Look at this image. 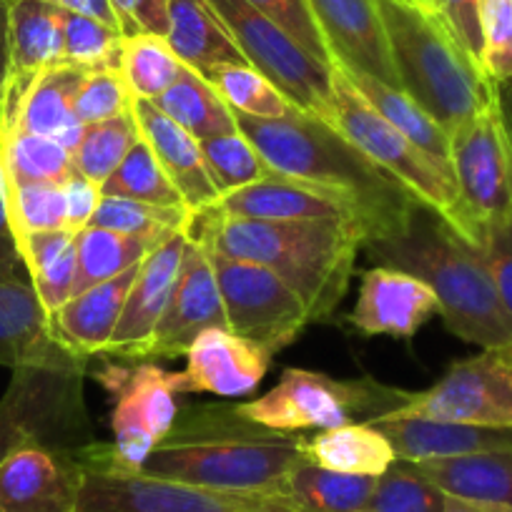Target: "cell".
Returning <instances> with one entry per match:
<instances>
[{"label":"cell","instance_id":"obj_5","mask_svg":"<svg viewBox=\"0 0 512 512\" xmlns=\"http://www.w3.org/2000/svg\"><path fill=\"white\" fill-rule=\"evenodd\" d=\"M377 3L402 91L447 134L495 101L497 81L457 41L440 13L422 11L412 0Z\"/></svg>","mask_w":512,"mask_h":512},{"label":"cell","instance_id":"obj_17","mask_svg":"<svg viewBox=\"0 0 512 512\" xmlns=\"http://www.w3.org/2000/svg\"><path fill=\"white\" fill-rule=\"evenodd\" d=\"M274 354L229 327L204 329L186 349V367L174 372L176 395L249 397L272 367Z\"/></svg>","mask_w":512,"mask_h":512},{"label":"cell","instance_id":"obj_15","mask_svg":"<svg viewBox=\"0 0 512 512\" xmlns=\"http://www.w3.org/2000/svg\"><path fill=\"white\" fill-rule=\"evenodd\" d=\"M211 327H226L224 302H221L209 254L204 246L189 239L169 307L134 362L184 357L191 342Z\"/></svg>","mask_w":512,"mask_h":512},{"label":"cell","instance_id":"obj_58","mask_svg":"<svg viewBox=\"0 0 512 512\" xmlns=\"http://www.w3.org/2000/svg\"><path fill=\"white\" fill-rule=\"evenodd\" d=\"M495 81H497V83L512 81V43H510V48H507L505 58H502V63H500V71H497Z\"/></svg>","mask_w":512,"mask_h":512},{"label":"cell","instance_id":"obj_33","mask_svg":"<svg viewBox=\"0 0 512 512\" xmlns=\"http://www.w3.org/2000/svg\"><path fill=\"white\" fill-rule=\"evenodd\" d=\"M154 103L196 141L239 131L234 111L226 106L219 91L189 66L184 68L179 81L166 88Z\"/></svg>","mask_w":512,"mask_h":512},{"label":"cell","instance_id":"obj_20","mask_svg":"<svg viewBox=\"0 0 512 512\" xmlns=\"http://www.w3.org/2000/svg\"><path fill=\"white\" fill-rule=\"evenodd\" d=\"M435 314L440 302L430 284L402 269L372 267L362 274L357 304L347 319L367 337L412 339Z\"/></svg>","mask_w":512,"mask_h":512},{"label":"cell","instance_id":"obj_27","mask_svg":"<svg viewBox=\"0 0 512 512\" xmlns=\"http://www.w3.org/2000/svg\"><path fill=\"white\" fill-rule=\"evenodd\" d=\"M164 38L179 61L204 78L219 66L249 63L206 0H169Z\"/></svg>","mask_w":512,"mask_h":512},{"label":"cell","instance_id":"obj_4","mask_svg":"<svg viewBox=\"0 0 512 512\" xmlns=\"http://www.w3.org/2000/svg\"><path fill=\"white\" fill-rule=\"evenodd\" d=\"M364 246L374 267L402 269L430 284L440 317L462 342L482 349L512 344V317L485 259L435 211L420 204L405 229Z\"/></svg>","mask_w":512,"mask_h":512},{"label":"cell","instance_id":"obj_10","mask_svg":"<svg viewBox=\"0 0 512 512\" xmlns=\"http://www.w3.org/2000/svg\"><path fill=\"white\" fill-rule=\"evenodd\" d=\"M249 66L262 71L292 106L327 121L332 103V68L304 51L282 26L246 0H206Z\"/></svg>","mask_w":512,"mask_h":512},{"label":"cell","instance_id":"obj_28","mask_svg":"<svg viewBox=\"0 0 512 512\" xmlns=\"http://www.w3.org/2000/svg\"><path fill=\"white\" fill-rule=\"evenodd\" d=\"M304 457L312 465L364 477L384 475L397 462V452L390 440L367 422H352L304 435Z\"/></svg>","mask_w":512,"mask_h":512},{"label":"cell","instance_id":"obj_37","mask_svg":"<svg viewBox=\"0 0 512 512\" xmlns=\"http://www.w3.org/2000/svg\"><path fill=\"white\" fill-rule=\"evenodd\" d=\"M191 214L194 211L186 206H154L144 201L103 196L91 224L159 246L174 234L189 229Z\"/></svg>","mask_w":512,"mask_h":512},{"label":"cell","instance_id":"obj_12","mask_svg":"<svg viewBox=\"0 0 512 512\" xmlns=\"http://www.w3.org/2000/svg\"><path fill=\"white\" fill-rule=\"evenodd\" d=\"M206 254L224 302L226 327L234 334L277 354L297 342L304 327L312 324L299 294L272 269L219 251Z\"/></svg>","mask_w":512,"mask_h":512},{"label":"cell","instance_id":"obj_31","mask_svg":"<svg viewBox=\"0 0 512 512\" xmlns=\"http://www.w3.org/2000/svg\"><path fill=\"white\" fill-rule=\"evenodd\" d=\"M28 282L36 289L48 317L58 312L73 297L78 269L76 234L68 229L36 231L18 241Z\"/></svg>","mask_w":512,"mask_h":512},{"label":"cell","instance_id":"obj_21","mask_svg":"<svg viewBox=\"0 0 512 512\" xmlns=\"http://www.w3.org/2000/svg\"><path fill=\"white\" fill-rule=\"evenodd\" d=\"M186 244H189V236H186V231H181V234H174L146 254L139 274L131 284L126 304H123L111 344L101 354L103 359L116 357L123 362H134L141 347L149 342L154 329L159 327L161 317H164L166 307H169L176 282H179Z\"/></svg>","mask_w":512,"mask_h":512},{"label":"cell","instance_id":"obj_16","mask_svg":"<svg viewBox=\"0 0 512 512\" xmlns=\"http://www.w3.org/2000/svg\"><path fill=\"white\" fill-rule=\"evenodd\" d=\"M81 78L83 68L71 63H56L33 76H8L0 96V121L58 141L73 154L86 131V123L73 111Z\"/></svg>","mask_w":512,"mask_h":512},{"label":"cell","instance_id":"obj_14","mask_svg":"<svg viewBox=\"0 0 512 512\" xmlns=\"http://www.w3.org/2000/svg\"><path fill=\"white\" fill-rule=\"evenodd\" d=\"M387 417L512 430V344L455 362L432 387L410 392V400Z\"/></svg>","mask_w":512,"mask_h":512},{"label":"cell","instance_id":"obj_40","mask_svg":"<svg viewBox=\"0 0 512 512\" xmlns=\"http://www.w3.org/2000/svg\"><path fill=\"white\" fill-rule=\"evenodd\" d=\"M199 149L204 156L206 171H209L211 181L219 191V199L231 191L256 184V181L277 176V171L264 161V156L254 149V144L241 131L201 139Z\"/></svg>","mask_w":512,"mask_h":512},{"label":"cell","instance_id":"obj_7","mask_svg":"<svg viewBox=\"0 0 512 512\" xmlns=\"http://www.w3.org/2000/svg\"><path fill=\"white\" fill-rule=\"evenodd\" d=\"M93 379L111 397V442L91 440L76 450L78 465L96 472H141L179 415L174 372L156 362H106Z\"/></svg>","mask_w":512,"mask_h":512},{"label":"cell","instance_id":"obj_3","mask_svg":"<svg viewBox=\"0 0 512 512\" xmlns=\"http://www.w3.org/2000/svg\"><path fill=\"white\" fill-rule=\"evenodd\" d=\"M186 236L206 251L272 269L299 294L309 322H327L337 312L364 246L349 226L244 219L216 206L194 211Z\"/></svg>","mask_w":512,"mask_h":512},{"label":"cell","instance_id":"obj_30","mask_svg":"<svg viewBox=\"0 0 512 512\" xmlns=\"http://www.w3.org/2000/svg\"><path fill=\"white\" fill-rule=\"evenodd\" d=\"M417 470L447 495L492 502L512 510V452L415 462Z\"/></svg>","mask_w":512,"mask_h":512},{"label":"cell","instance_id":"obj_44","mask_svg":"<svg viewBox=\"0 0 512 512\" xmlns=\"http://www.w3.org/2000/svg\"><path fill=\"white\" fill-rule=\"evenodd\" d=\"M6 184L8 219L16 241L36 231L66 229L63 184Z\"/></svg>","mask_w":512,"mask_h":512},{"label":"cell","instance_id":"obj_47","mask_svg":"<svg viewBox=\"0 0 512 512\" xmlns=\"http://www.w3.org/2000/svg\"><path fill=\"white\" fill-rule=\"evenodd\" d=\"M246 3L254 6L256 11H262L264 16L272 18L304 51H309L317 61L327 63L332 68V56H329L327 43H324L322 31H319L317 21H314L307 0H246Z\"/></svg>","mask_w":512,"mask_h":512},{"label":"cell","instance_id":"obj_59","mask_svg":"<svg viewBox=\"0 0 512 512\" xmlns=\"http://www.w3.org/2000/svg\"><path fill=\"white\" fill-rule=\"evenodd\" d=\"M412 3H415L417 8H422V11H427V13H437L435 0H412Z\"/></svg>","mask_w":512,"mask_h":512},{"label":"cell","instance_id":"obj_18","mask_svg":"<svg viewBox=\"0 0 512 512\" xmlns=\"http://www.w3.org/2000/svg\"><path fill=\"white\" fill-rule=\"evenodd\" d=\"M332 63L400 86L390 36L377 0H307Z\"/></svg>","mask_w":512,"mask_h":512},{"label":"cell","instance_id":"obj_24","mask_svg":"<svg viewBox=\"0 0 512 512\" xmlns=\"http://www.w3.org/2000/svg\"><path fill=\"white\" fill-rule=\"evenodd\" d=\"M86 362L53 337L51 317L26 279H0V367Z\"/></svg>","mask_w":512,"mask_h":512},{"label":"cell","instance_id":"obj_46","mask_svg":"<svg viewBox=\"0 0 512 512\" xmlns=\"http://www.w3.org/2000/svg\"><path fill=\"white\" fill-rule=\"evenodd\" d=\"M134 101L136 96L128 88L121 68H98V71H83L73 96V111L88 126L131 113Z\"/></svg>","mask_w":512,"mask_h":512},{"label":"cell","instance_id":"obj_55","mask_svg":"<svg viewBox=\"0 0 512 512\" xmlns=\"http://www.w3.org/2000/svg\"><path fill=\"white\" fill-rule=\"evenodd\" d=\"M8 11L11 0H0V96L11 76V43H8Z\"/></svg>","mask_w":512,"mask_h":512},{"label":"cell","instance_id":"obj_38","mask_svg":"<svg viewBox=\"0 0 512 512\" xmlns=\"http://www.w3.org/2000/svg\"><path fill=\"white\" fill-rule=\"evenodd\" d=\"M184 68L164 36L139 33L123 38L121 73L136 98L156 101L166 88L179 81Z\"/></svg>","mask_w":512,"mask_h":512},{"label":"cell","instance_id":"obj_25","mask_svg":"<svg viewBox=\"0 0 512 512\" xmlns=\"http://www.w3.org/2000/svg\"><path fill=\"white\" fill-rule=\"evenodd\" d=\"M134 118L139 126V134L151 146L154 156L159 159L161 169L171 179V184L179 189L181 199L191 211L209 209L219 201L214 181L206 171L204 156H201L199 141L176 121H171L154 101L136 98Z\"/></svg>","mask_w":512,"mask_h":512},{"label":"cell","instance_id":"obj_8","mask_svg":"<svg viewBox=\"0 0 512 512\" xmlns=\"http://www.w3.org/2000/svg\"><path fill=\"white\" fill-rule=\"evenodd\" d=\"M407 400L410 392L374 377L337 379L324 372L289 367L267 395L236 402V410L272 430L302 432L379 420L400 410Z\"/></svg>","mask_w":512,"mask_h":512},{"label":"cell","instance_id":"obj_56","mask_svg":"<svg viewBox=\"0 0 512 512\" xmlns=\"http://www.w3.org/2000/svg\"><path fill=\"white\" fill-rule=\"evenodd\" d=\"M442 512H512L510 507L492 505V502H480V500H467V497H445V507Z\"/></svg>","mask_w":512,"mask_h":512},{"label":"cell","instance_id":"obj_50","mask_svg":"<svg viewBox=\"0 0 512 512\" xmlns=\"http://www.w3.org/2000/svg\"><path fill=\"white\" fill-rule=\"evenodd\" d=\"M111 6L121 23L123 38L139 36V33L166 36L169 0H111Z\"/></svg>","mask_w":512,"mask_h":512},{"label":"cell","instance_id":"obj_22","mask_svg":"<svg viewBox=\"0 0 512 512\" xmlns=\"http://www.w3.org/2000/svg\"><path fill=\"white\" fill-rule=\"evenodd\" d=\"M216 209L231 216L259 221H312V224L349 226L364 241V226L349 201L322 186L304 184L289 176H272L236 189L216 201Z\"/></svg>","mask_w":512,"mask_h":512},{"label":"cell","instance_id":"obj_39","mask_svg":"<svg viewBox=\"0 0 512 512\" xmlns=\"http://www.w3.org/2000/svg\"><path fill=\"white\" fill-rule=\"evenodd\" d=\"M206 81L219 91L226 106L234 113L251 118H284L297 106L289 103V98L249 63H231L219 66L206 76Z\"/></svg>","mask_w":512,"mask_h":512},{"label":"cell","instance_id":"obj_23","mask_svg":"<svg viewBox=\"0 0 512 512\" xmlns=\"http://www.w3.org/2000/svg\"><path fill=\"white\" fill-rule=\"evenodd\" d=\"M367 425L377 427L395 447L397 460L407 462L512 452V430L502 427L462 425V422L422 420V417H379Z\"/></svg>","mask_w":512,"mask_h":512},{"label":"cell","instance_id":"obj_54","mask_svg":"<svg viewBox=\"0 0 512 512\" xmlns=\"http://www.w3.org/2000/svg\"><path fill=\"white\" fill-rule=\"evenodd\" d=\"M51 3H56L58 8H63V11L68 13H78V16L106 23V26L116 28V31L121 33V23H118V16L116 11H113L111 0H51Z\"/></svg>","mask_w":512,"mask_h":512},{"label":"cell","instance_id":"obj_32","mask_svg":"<svg viewBox=\"0 0 512 512\" xmlns=\"http://www.w3.org/2000/svg\"><path fill=\"white\" fill-rule=\"evenodd\" d=\"M377 477L344 475L299 462L284 480L279 497L297 512H364Z\"/></svg>","mask_w":512,"mask_h":512},{"label":"cell","instance_id":"obj_43","mask_svg":"<svg viewBox=\"0 0 512 512\" xmlns=\"http://www.w3.org/2000/svg\"><path fill=\"white\" fill-rule=\"evenodd\" d=\"M447 492L427 480L415 462L397 460L377 477L364 512H442Z\"/></svg>","mask_w":512,"mask_h":512},{"label":"cell","instance_id":"obj_19","mask_svg":"<svg viewBox=\"0 0 512 512\" xmlns=\"http://www.w3.org/2000/svg\"><path fill=\"white\" fill-rule=\"evenodd\" d=\"M81 485L73 452L26 445L0 465V512H76Z\"/></svg>","mask_w":512,"mask_h":512},{"label":"cell","instance_id":"obj_53","mask_svg":"<svg viewBox=\"0 0 512 512\" xmlns=\"http://www.w3.org/2000/svg\"><path fill=\"white\" fill-rule=\"evenodd\" d=\"M21 249H18L16 234H13L11 219H8L6 184H3V151H0V279H23Z\"/></svg>","mask_w":512,"mask_h":512},{"label":"cell","instance_id":"obj_48","mask_svg":"<svg viewBox=\"0 0 512 512\" xmlns=\"http://www.w3.org/2000/svg\"><path fill=\"white\" fill-rule=\"evenodd\" d=\"M477 18L482 31V63L495 78L512 43V0H477Z\"/></svg>","mask_w":512,"mask_h":512},{"label":"cell","instance_id":"obj_35","mask_svg":"<svg viewBox=\"0 0 512 512\" xmlns=\"http://www.w3.org/2000/svg\"><path fill=\"white\" fill-rule=\"evenodd\" d=\"M3 181L8 184H66L76 174L73 154L58 141L28 134L0 121Z\"/></svg>","mask_w":512,"mask_h":512},{"label":"cell","instance_id":"obj_45","mask_svg":"<svg viewBox=\"0 0 512 512\" xmlns=\"http://www.w3.org/2000/svg\"><path fill=\"white\" fill-rule=\"evenodd\" d=\"M121 46L123 36L116 28L63 11V63L83 71L121 68Z\"/></svg>","mask_w":512,"mask_h":512},{"label":"cell","instance_id":"obj_42","mask_svg":"<svg viewBox=\"0 0 512 512\" xmlns=\"http://www.w3.org/2000/svg\"><path fill=\"white\" fill-rule=\"evenodd\" d=\"M136 141H139V126H136L134 111L108 118V121L88 123L81 144L73 151L76 171L103 186L126 159L128 151L134 149Z\"/></svg>","mask_w":512,"mask_h":512},{"label":"cell","instance_id":"obj_57","mask_svg":"<svg viewBox=\"0 0 512 512\" xmlns=\"http://www.w3.org/2000/svg\"><path fill=\"white\" fill-rule=\"evenodd\" d=\"M497 88H500V103H502V111H505L507 123H510V128H512V81L497 83Z\"/></svg>","mask_w":512,"mask_h":512},{"label":"cell","instance_id":"obj_41","mask_svg":"<svg viewBox=\"0 0 512 512\" xmlns=\"http://www.w3.org/2000/svg\"><path fill=\"white\" fill-rule=\"evenodd\" d=\"M103 196H118V199L144 201L154 206H186L179 189L171 184L166 171L161 169L159 159L154 156L151 146L141 139L128 151L116 171L103 184ZM189 209V206H186Z\"/></svg>","mask_w":512,"mask_h":512},{"label":"cell","instance_id":"obj_29","mask_svg":"<svg viewBox=\"0 0 512 512\" xmlns=\"http://www.w3.org/2000/svg\"><path fill=\"white\" fill-rule=\"evenodd\" d=\"M11 76L63 63V8L51 0H11L8 11Z\"/></svg>","mask_w":512,"mask_h":512},{"label":"cell","instance_id":"obj_9","mask_svg":"<svg viewBox=\"0 0 512 512\" xmlns=\"http://www.w3.org/2000/svg\"><path fill=\"white\" fill-rule=\"evenodd\" d=\"M88 362L13 369L0 397V465L26 445L76 452L93 440L83 400Z\"/></svg>","mask_w":512,"mask_h":512},{"label":"cell","instance_id":"obj_52","mask_svg":"<svg viewBox=\"0 0 512 512\" xmlns=\"http://www.w3.org/2000/svg\"><path fill=\"white\" fill-rule=\"evenodd\" d=\"M63 194H66V229L71 234H78L86 226H91L93 216H96L98 204L103 199V186L96 181L86 179L76 171L71 179L63 184Z\"/></svg>","mask_w":512,"mask_h":512},{"label":"cell","instance_id":"obj_11","mask_svg":"<svg viewBox=\"0 0 512 512\" xmlns=\"http://www.w3.org/2000/svg\"><path fill=\"white\" fill-rule=\"evenodd\" d=\"M450 161L462 204L482 234L512 221V128L500 93L452 131Z\"/></svg>","mask_w":512,"mask_h":512},{"label":"cell","instance_id":"obj_36","mask_svg":"<svg viewBox=\"0 0 512 512\" xmlns=\"http://www.w3.org/2000/svg\"><path fill=\"white\" fill-rule=\"evenodd\" d=\"M151 249H156V246L134 239V236L118 234V231L103 229L96 224L86 226L76 234L78 269L73 297L128 272L131 267H139Z\"/></svg>","mask_w":512,"mask_h":512},{"label":"cell","instance_id":"obj_6","mask_svg":"<svg viewBox=\"0 0 512 512\" xmlns=\"http://www.w3.org/2000/svg\"><path fill=\"white\" fill-rule=\"evenodd\" d=\"M327 123L347 136L384 174H390L412 199L435 211L462 241L480 249L485 234L462 204L452 166L437 161L400 134L387 118L379 116L337 63H332V103Z\"/></svg>","mask_w":512,"mask_h":512},{"label":"cell","instance_id":"obj_26","mask_svg":"<svg viewBox=\"0 0 512 512\" xmlns=\"http://www.w3.org/2000/svg\"><path fill=\"white\" fill-rule=\"evenodd\" d=\"M139 267H131L128 272L68 299L51 317L53 337L58 339V344L76 357L86 359V362L93 357H101L111 344Z\"/></svg>","mask_w":512,"mask_h":512},{"label":"cell","instance_id":"obj_2","mask_svg":"<svg viewBox=\"0 0 512 512\" xmlns=\"http://www.w3.org/2000/svg\"><path fill=\"white\" fill-rule=\"evenodd\" d=\"M234 116L241 134L277 174L322 186L349 201L362 219L364 244L405 229L420 206L347 136L312 113L297 108L284 118Z\"/></svg>","mask_w":512,"mask_h":512},{"label":"cell","instance_id":"obj_1","mask_svg":"<svg viewBox=\"0 0 512 512\" xmlns=\"http://www.w3.org/2000/svg\"><path fill=\"white\" fill-rule=\"evenodd\" d=\"M304 460L299 432L259 425L236 405H196L176 415L141 472L211 490L279 497L289 472Z\"/></svg>","mask_w":512,"mask_h":512},{"label":"cell","instance_id":"obj_34","mask_svg":"<svg viewBox=\"0 0 512 512\" xmlns=\"http://www.w3.org/2000/svg\"><path fill=\"white\" fill-rule=\"evenodd\" d=\"M342 71L344 76L352 81V86L367 98L369 106H372L379 116L387 118V121L400 131V134H405L407 139L415 141L420 149H425L427 154L435 156L437 161L452 166L450 134H447L440 123L432 121V118L422 111V106H417V103L412 101L402 88L387 86V83L377 81V78L364 76V73L347 71V68H342Z\"/></svg>","mask_w":512,"mask_h":512},{"label":"cell","instance_id":"obj_13","mask_svg":"<svg viewBox=\"0 0 512 512\" xmlns=\"http://www.w3.org/2000/svg\"><path fill=\"white\" fill-rule=\"evenodd\" d=\"M76 512H297L274 495L226 492L144 472L83 470Z\"/></svg>","mask_w":512,"mask_h":512},{"label":"cell","instance_id":"obj_51","mask_svg":"<svg viewBox=\"0 0 512 512\" xmlns=\"http://www.w3.org/2000/svg\"><path fill=\"white\" fill-rule=\"evenodd\" d=\"M435 8L442 21L457 36V41L482 63V31L480 18H477V0H435Z\"/></svg>","mask_w":512,"mask_h":512},{"label":"cell","instance_id":"obj_49","mask_svg":"<svg viewBox=\"0 0 512 512\" xmlns=\"http://www.w3.org/2000/svg\"><path fill=\"white\" fill-rule=\"evenodd\" d=\"M480 256L485 259L492 279L497 284L502 304L512 317V221L500 226H490L482 239Z\"/></svg>","mask_w":512,"mask_h":512}]
</instances>
